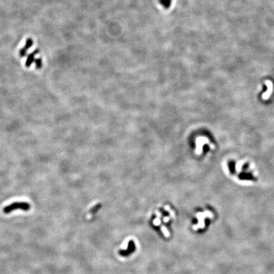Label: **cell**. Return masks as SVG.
<instances>
[{"instance_id":"5b68a950","label":"cell","mask_w":274,"mask_h":274,"mask_svg":"<svg viewBox=\"0 0 274 274\" xmlns=\"http://www.w3.org/2000/svg\"><path fill=\"white\" fill-rule=\"evenodd\" d=\"M266 85H267L268 86V91L266 93H264V95H263V99H268L269 97H270V94H271V93H272V85L271 84V82H269V81H267L266 82Z\"/></svg>"},{"instance_id":"ba28073f","label":"cell","mask_w":274,"mask_h":274,"mask_svg":"<svg viewBox=\"0 0 274 274\" xmlns=\"http://www.w3.org/2000/svg\"><path fill=\"white\" fill-rule=\"evenodd\" d=\"M36 64V67L37 69H40L42 67V59H37L34 60Z\"/></svg>"},{"instance_id":"6da1fadb","label":"cell","mask_w":274,"mask_h":274,"mask_svg":"<svg viewBox=\"0 0 274 274\" xmlns=\"http://www.w3.org/2000/svg\"><path fill=\"white\" fill-rule=\"evenodd\" d=\"M31 209V205L26 202H15L3 208V212L6 214H8L13 211L20 210L24 211H27Z\"/></svg>"},{"instance_id":"8992f818","label":"cell","mask_w":274,"mask_h":274,"mask_svg":"<svg viewBox=\"0 0 274 274\" xmlns=\"http://www.w3.org/2000/svg\"><path fill=\"white\" fill-rule=\"evenodd\" d=\"M161 5L165 8H169L171 6L172 0H159Z\"/></svg>"},{"instance_id":"52a82bcc","label":"cell","mask_w":274,"mask_h":274,"mask_svg":"<svg viewBox=\"0 0 274 274\" xmlns=\"http://www.w3.org/2000/svg\"><path fill=\"white\" fill-rule=\"evenodd\" d=\"M32 45H33V40H32L31 38H29L27 39L26 45H25V46L23 48V49L27 52V50L31 47Z\"/></svg>"},{"instance_id":"3957f363","label":"cell","mask_w":274,"mask_h":274,"mask_svg":"<svg viewBox=\"0 0 274 274\" xmlns=\"http://www.w3.org/2000/svg\"><path fill=\"white\" fill-rule=\"evenodd\" d=\"M209 143V140L207 138H204V137H201V138H197L196 153L197 154H200L201 153L202 149H203V146L205 143Z\"/></svg>"},{"instance_id":"7a4b0ae2","label":"cell","mask_w":274,"mask_h":274,"mask_svg":"<svg viewBox=\"0 0 274 274\" xmlns=\"http://www.w3.org/2000/svg\"><path fill=\"white\" fill-rule=\"evenodd\" d=\"M135 250V245L133 240H130L128 243V249L127 250H121L120 251V254L123 257L129 256L131 253H133Z\"/></svg>"},{"instance_id":"9c48e42d","label":"cell","mask_w":274,"mask_h":274,"mask_svg":"<svg viewBox=\"0 0 274 274\" xmlns=\"http://www.w3.org/2000/svg\"><path fill=\"white\" fill-rule=\"evenodd\" d=\"M26 54H27V51H26V50H24L23 48H22V49L20 50V52H19V55H20V57H26Z\"/></svg>"},{"instance_id":"277c9868","label":"cell","mask_w":274,"mask_h":274,"mask_svg":"<svg viewBox=\"0 0 274 274\" xmlns=\"http://www.w3.org/2000/svg\"><path fill=\"white\" fill-rule=\"evenodd\" d=\"M38 53H39V50L36 49V50H35L33 52L31 53V54L29 55L27 59V60H26V66L27 67H29L32 65V64L34 62V61L35 60H34V56L36 55V54H38Z\"/></svg>"}]
</instances>
